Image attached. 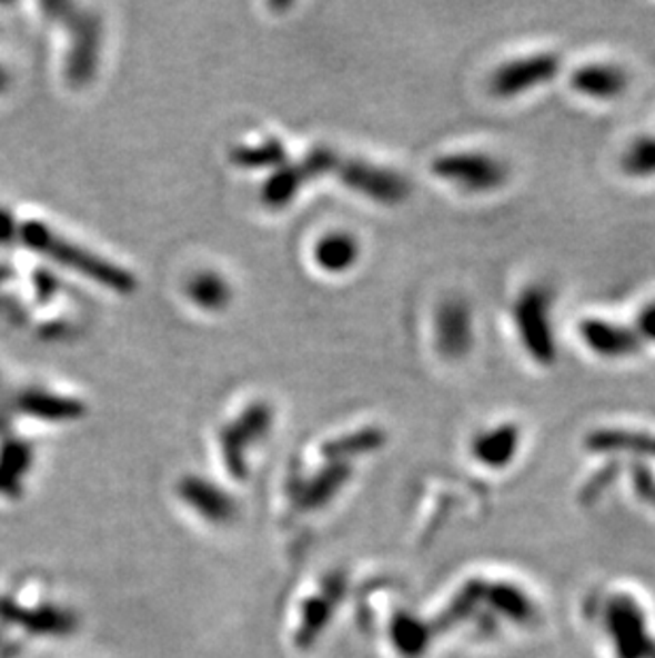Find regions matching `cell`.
Instances as JSON below:
<instances>
[{"label": "cell", "instance_id": "9", "mask_svg": "<svg viewBox=\"0 0 655 658\" xmlns=\"http://www.w3.org/2000/svg\"><path fill=\"white\" fill-rule=\"evenodd\" d=\"M73 28V48L69 51L67 60V77L73 83H83L92 79L97 64H99V50H101V24L92 16H75L64 18Z\"/></svg>", "mask_w": 655, "mask_h": 658}, {"label": "cell", "instance_id": "19", "mask_svg": "<svg viewBox=\"0 0 655 658\" xmlns=\"http://www.w3.org/2000/svg\"><path fill=\"white\" fill-rule=\"evenodd\" d=\"M626 169L631 176H655V134L632 143L626 152Z\"/></svg>", "mask_w": 655, "mask_h": 658}, {"label": "cell", "instance_id": "4", "mask_svg": "<svg viewBox=\"0 0 655 658\" xmlns=\"http://www.w3.org/2000/svg\"><path fill=\"white\" fill-rule=\"evenodd\" d=\"M515 329L520 343L526 348L536 362L552 365L555 360L554 320H552V299L543 288L532 286L513 307Z\"/></svg>", "mask_w": 655, "mask_h": 658}, {"label": "cell", "instance_id": "13", "mask_svg": "<svg viewBox=\"0 0 655 658\" xmlns=\"http://www.w3.org/2000/svg\"><path fill=\"white\" fill-rule=\"evenodd\" d=\"M313 258L318 262V267L326 273L339 276L350 271L353 265L360 258V243L357 239L345 232V230H334L324 235L313 250Z\"/></svg>", "mask_w": 655, "mask_h": 658}, {"label": "cell", "instance_id": "15", "mask_svg": "<svg viewBox=\"0 0 655 658\" xmlns=\"http://www.w3.org/2000/svg\"><path fill=\"white\" fill-rule=\"evenodd\" d=\"M188 297L204 311H222L232 299V288L226 278L215 271H201L188 281Z\"/></svg>", "mask_w": 655, "mask_h": 658}, {"label": "cell", "instance_id": "18", "mask_svg": "<svg viewBox=\"0 0 655 658\" xmlns=\"http://www.w3.org/2000/svg\"><path fill=\"white\" fill-rule=\"evenodd\" d=\"M383 443V435L375 429H366V431L352 432L347 437H341L339 441H332L328 448H324V455L330 458H341L347 455H362L369 450H375Z\"/></svg>", "mask_w": 655, "mask_h": 658}, {"label": "cell", "instance_id": "8", "mask_svg": "<svg viewBox=\"0 0 655 658\" xmlns=\"http://www.w3.org/2000/svg\"><path fill=\"white\" fill-rule=\"evenodd\" d=\"M273 411L264 403H255L243 411L232 425H228L222 432V450L226 455L228 465L232 473H243V450L250 446V441L260 439L271 429Z\"/></svg>", "mask_w": 655, "mask_h": 658}, {"label": "cell", "instance_id": "12", "mask_svg": "<svg viewBox=\"0 0 655 658\" xmlns=\"http://www.w3.org/2000/svg\"><path fill=\"white\" fill-rule=\"evenodd\" d=\"M13 407L26 416L41 418V420H56V422L75 420L79 416H83V406L77 399L53 395L48 390H39V388L22 390L16 397Z\"/></svg>", "mask_w": 655, "mask_h": 658}, {"label": "cell", "instance_id": "16", "mask_svg": "<svg viewBox=\"0 0 655 658\" xmlns=\"http://www.w3.org/2000/svg\"><path fill=\"white\" fill-rule=\"evenodd\" d=\"M306 179L311 178H309L303 162H299L294 167H281L278 171H273L271 178L266 179L264 190H262V201L273 209L285 207L290 201L296 199V195Z\"/></svg>", "mask_w": 655, "mask_h": 658}, {"label": "cell", "instance_id": "5", "mask_svg": "<svg viewBox=\"0 0 655 658\" xmlns=\"http://www.w3.org/2000/svg\"><path fill=\"white\" fill-rule=\"evenodd\" d=\"M334 171L347 188L371 201L396 205L409 197V181L401 173L366 160H339Z\"/></svg>", "mask_w": 655, "mask_h": 658}, {"label": "cell", "instance_id": "14", "mask_svg": "<svg viewBox=\"0 0 655 658\" xmlns=\"http://www.w3.org/2000/svg\"><path fill=\"white\" fill-rule=\"evenodd\" d=\"M179 495L188 506L196 509V514H201L202 518L213 520V522L228 520L234 509L226 492H222L215 483L199 480V478H188V480L181 481Z\"/></svg>", "mask_w": 655, "mask_h": 658}, {"label": "cell", "instance_id": "22", "mask_svg": "<svg viewBox=\"0 0 655 658\" xmlns=\"http://www.w3.org/2000/svg\"><path fill=\"white\" fill-rule=\"evenodd\" d=\"M11 88V73L0 64V94H4Z\"/></svg>", "mask_w": 655, "mask_h": 658}, {"label": "cell", "instance_id": "1", "mask_svg": "<svg viewBox=\"0 0 655 658\" xmlns=\"http://www.w3.org/2000/svg\"><path fill=\"white\" fill-rule=\"evenodd\" d=\"M20 241L26 248L48 256L58 265L73 269L79 276L107 286L118 295H130L137 288V279L132 278L130 271L104 260L99 253L77 246L39 220H28L20 227Z\"/></svg>", "mask_w": 655, "mask_h": 658}, {"label": "cell", "instance_id": "7", "mask_svg": "<svg viewBox=\"0 0 655 658\" xmlns=\"http://www.w3.org/2000/svg\"><path fill=\"white\" fill-rule=\"evenodd\" d=\"M571 90L587 101L611 102L622 99L631 88V76L624 67L594 60L577 67L568 77Z\"/></svg>", "mask_w": 655, "mask_h": 658}, {"label": "cell", "instance_id": "2", "mask_svg": "<svg viewBox=\"0 0 655 658\" xmlns=\"http://www.w3.org/2000/svg\"><path fill=\"white\" fill-rule=\"evenodd\" d=\"M432 173L468 195H490L508 181V167L490 152H452L432 162Z\"/></svg>", "mask_w": 655, "mask_h": 658}, {"label": "cell", "instance_id": "20", "mask_svg": "<svg viewBox=\"0 0 655 658\" xmlns=\"http://www.w3.org/2000/svg\"><path fill=\"white\" fill-rule=\"evenodd\" d=\"M632 330H634V335H636V339L641 343L655 346V299L641 305V309H638V313L634 318Z\"/></svg>", "mask_w": 655, "mask_h": 658}, {"label": "cell", "instance_id": "17", "mask_svg": "<svg viewBox=\"0 0 655 658\" xmlns=\"http://www.w3.org/2000/svg\"><path fill=\"white\" fill-rule=\"evenodd\" d=\"M230 158L234 164L248 169H281L285 164V148L279 139H269L262 146L236 148Z\"/></svg>", "mask_w": 655, "mask_h": 658}, {"label": "cell", "instance_id": "10", "mask_svg": "<svg viewBox=\"0 0 655 658\" xmlns=\"http://www.w3.org/2000/svg\"><path fill=\"white\" fill-rule=\"evenodd\" d=\"M522 448V431L517 425L504 422L477 432L471 452L473 458L487 469H504L520 455Z\"/></svg>", "mask_w": 655, "mask_h": 658}, {"label": "cell", "instance_id": "6", "mask_svg": "<svg viewBox=\"0 0 655 658\" xmlns=\"http://www.w3.org/2000/svg\"><path fill=\"white\" fill-rule=\"evenodd\" d=\"M434 339L439 352L457 360L464 358L475 346V327L473 311L462 299H447L441 303L434 316Z\"/></svg>", "mask_w": 655, "mask_h": 658}, {"label": "cell", "instance_id": "21", "mask_svg": "<svg viewBox=\"0 0 655 658\" xmlns=\"http://www.w3.org/2000/svg\"><path fill=\"white\" fill-rule=\"evenodd\" d=\"M20 222L11 213V209L0 207V246H9L11 241L20 239Z\"/></svg>", "mask_w": 655, "mask_h": 658}, {"label": "cell", "instance_id": "23", "mask_svg": "<svg viewBox=\"0 0 655 658\" xmlns=\"http://www.w3.org/2000/svg\"><path fill=\"white\" fill-rule=\"evenodd\" d=\"M0 390H2V380H0Z\"/></svg>", "mask_w": 655, "mask_h": 658}, {"label": "cell", "instance_id": "3", "mask_svg": "<svg viewBox=\"0 0 655 658\" xmlns=\"http://www.w3.org/2000/svg\"><path fill=\"white\" fill-rule=\"evenodd\" d=\"M560 73V58L552 51L520 53L494 69L490 77V92L496 99H520L554 81Z\"/></svg>", "mask_w": 655, "mask_h": 658}, {"label": "cell", "instance_id": "11", "mask_svg": "<svg viewBox=\"0 0 655 658\" xmlns=\"http://www.w3.org/2000/svg\"><path fill=\"white\" fill-rule=\"evenodd\" d=\"M581 339L583 343L601 358H626V356L634 355L638 348V339L634 335V330L626 329L617 322H611L605 318H592L585 320L580 327Z\"/></svg>", "mask_w": 655, "mask_h": 658}]
</instances>
